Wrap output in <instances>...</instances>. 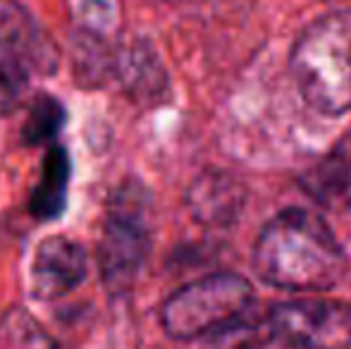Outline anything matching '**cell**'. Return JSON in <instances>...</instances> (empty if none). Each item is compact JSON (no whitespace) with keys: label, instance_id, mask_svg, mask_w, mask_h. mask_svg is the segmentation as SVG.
<instances>
[{"label":"cell","instance_id":"cell-9","mask_svg":"<svg viewBox=\"0 0 351 349\" xmlns=\"http://www.w3.org/2000/svg\"><path fill=\"white\" fill-rule=\"evenodd\" d=\"M306 194L335 213L351 210V134L339 139L299 177Z\"/></svg>","mask_w":351,"mask_h":349},{"label":"cell","instance_id":"cell-14","mask_svg":"<svg viewBox=\"0 0 351 349\" xmlns=\"http://www.w3.org/2000/svg\"><path fill=\"white\" fill-rule=\"evenodd\" d=\"M0 347L3 349H60V342L24 306H10L0 316Z\"/></svg>","mask_w":351,"mask_h":349},{"label":"cell","instance_id":"cell-3","mask_svg":"<svg viewBox=\"0 0 351 349\" xmlns=\"http://www.w3.org/2000/svg\"><path fill=\"white\" fill-rule=\"evenodd\" d=\"M291 75L315 110H351V10L325 14L301 34L291 51Z\"/></svg>","mask_w":351,"mask_h":349},{"label":"cell","instance_id":"cell-4","mask_svg":"<svg viewBox=\"0 0 351 349\" xmlns=\"http://www.w3.org/2000/svg\"><path fill=\"white\" fill-rule=\"evenodd\" d=\"M256 294L237 273H210L172 292L160 309L162 330L172 340H199L225 333L254 313Z\"/></svg>","mask_w":351,"mask_h":349},{"label":"cell","instance_id":"cell-6","mask_svg":"<svg viewBox=\"0 0 351 349\" xmlns=\"http://www.w3.org/2000/svg\"><path fill=\"white\" fill-rule=\"evenodd\" d=\"M273 337L294 349H351V304L304 297L268 313Z\"/></svg>","mask_w":351,"mask_h":349},{"label":"cell","instance_id":"cell-11","mask_svg":"<svg viewBox=\"0 0 351 349\" xmlns=\"http://www.w3.org/2000/svg\"><path fill=\"white\" fill-rule=\"evenodd\" d=\"M72 182V158L62 144H51L41 163V175L29 196V213L38 223L60 220L67 210Z\"/></svg>","mask_w":351,"mask_h":349},{"label":"cell","instance_id":"cell-1","mask_svg":"<svg viewBox=\"0 0 351 349\" xmlns=\"http://www.w3.org/2000/svg\"><path fill=\"white\" fill-rule=\"evenodd\" d=\"M254 268L261 280L280 289L325 292L342 282L347 256L320 215L287 208L261 230Z\"/></svg>","mask_w":351,"mask_h":349},{"label":"cell","instance_id":"cell-2","mask_svg":"<svg viewBox=\"0 0 351 349\" xmlns=\"http://www.w3.org/2000/svg\"><path fill=\"white\" fill-rule=\"evenodd\" d=\"M153 247V199L146 184L127 177L108 199L106 220L96 247L103 287L122 297L134 287Z\"/></svg>","mask_w":351,"mask_h":349},{"label":"cell","instance_id":"cell-10","mask_svg":"<svg viewBox=\"0 0 351 349\" xmlns=\"http://www.w3.org/2000/svg\"><path fill=\"white\" fill-rule=\"evenodd\" d=\"M115 77L134 101H158L167 91V72L151 43L136 41L120 46L115 53Z\"/></svg>","mask_w":351,"mask_h":349},{"label":"cell","instance_id":"cell-7","mask_svg":"<svg viewBox=\"0 0 351 349\" xmlns=\"http://www.w3.org/2000/svg\"><path fill=\"white\" fill-rule=\"evenodd\" d=\"M88 278V254L84 244L67 234L41 239L32 261V297L56 302L84 285Z\"/></svg>","mask_w":351,"mask_h":349},{"label":"cell","instance_id":"cell-13","mask_svg":"<svg viewBox=\"0 0 351 349\" xmlns=\"http://www.w3.org/2000/svg\"><path fill=\"white\" fill-rule=\"evenodd\" d=\"M67 125V108L58 96L38 91L29 103L27 117L19 130L22 146H51L58 144V136Z\"/></svg>","mask_w":351,"mask_h":349},{"label":"cell","instance_id":"cell-8","mask_svg":"<svg viewBox=\"0 0 351 349\" xmlns=\"http://www.w3.org/2000/svg\"><path fill=\"white\" fill-rule=\"evenodd\" d=\"M246 204V186L239 177L210 170L199 175L186 189V206L194 220L206 228H230L239 220Z\"/></svg>","mask_w":351,"mask_h":349},{"label":"cell","instance_id":"cell-12","mask_svg":"<svg viewBox=\"0 0 351 349\" xmlns=\"http://www.w3.org/2000/svg\"><path fill=\"white\" fill-rule=\"evenodd\" d=\"M115 53L106 38L96 32L79 29L72 43V72L82 86H101L110 75H115Z\"/></svg>","mask_w":351,"mask_h":349},{"label":"cell","instance_id":"cell-5","mask_svg":"<svg viewBox=\"0 0 351 349\" xmlns=\"http://www.w3.org/2000/svg\"><path fill=\"white\" fill-rule=\"evenodd\" d=\"M60 70V48L19 0H0V88L19 96L32 80Z\"/></svg>","mask_w":351,"mask_h":349}]
</instances>
